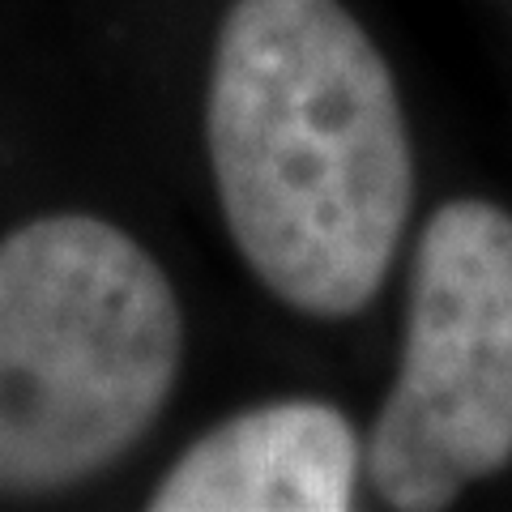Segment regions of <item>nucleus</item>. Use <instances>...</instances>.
<instances>
[{"label":"nucleus","mask_w":512,"mask_h":512,"mask_svg":"<svg viewBox=\"0 0 512 512\" xmlns=\"http://www.w3.org/2000/svg\"><path fill=\"white\" fill-rule=\"evenodd\" d=\"M205 137L227 231L265 291L320 320L363 312L414 201L402 99L367 30L338 0H235Z\"/></svg>","instance_id":"nucleus-1"},{"label":"nucleus","mask_w":512,"mask_h":512,"mask_svg":"<svg viewBox=\"0 0 512 512\" xmlns=\"http://www.w3.org/2000/svg\"><path fill=\"white\" fill-rule=\"evenodd\" d=\"M184 316L133 235L52 214L0 239V495L77 487L120 461L180 376Z\"/></svg>","instance_id":"nucleus-2"},{"label":"nucleus","mask_w":512,"mask_h":512,"mask_svg":"<svg viewBox=\"0 0 512 512\" xmlns=\"http://www.w3.org/2000/svg\"><path fill=\"white\" fill-rule=\"evenodd\" d=\"M512 461V214L461 197L419 235L402 367L367 444L380 500L448 508Z\"/></svg>","instance_id":"nucleus-3"},{"label":"nucleus","mask_w":512,"mask_h":512,"mask_svg":"<svg viewBox=\"0 0 512 512\" xmlns=\"http://www.w3.org/2000/svg\"><path fill=\"white\" fill-rule=\"evenodd\" d=\"M363 448L325 402L256 406L214 427L154 487V512H342Z\"/></svg>","instance_id":"nucleus-4"}]
</instances>
